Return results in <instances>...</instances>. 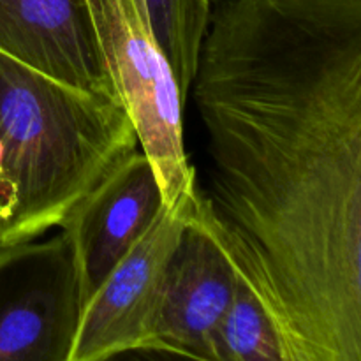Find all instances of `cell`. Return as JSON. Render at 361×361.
I'll return each instance as SVG.
<instances>
[{
	"label": "cell",
	"mask_w": 361,
	"mask_h": 361,
	"mask_svg": "<svg viewBox=\"0 0 361 361\" xmlns=\"http://www.w3.org/2000/svg\"><path fill=\"white\" fill-rule=\"evenodd\" d=\"M214 361H284L259 300L238 277L235 298L212 341Z\"/></svg>",
	"instance_id": "obj_10"
},
{
	"label": "cell",
	"mask_w": 361,
	"mask_h": 361,
	"mask_svg": "<svg viewBox=\"0 0 361 361\" xmlns=\"http://www.w3.org/2000/svg\"><path fill=\"white\" fill-rule=\"evenodd\" d=\"M136 145L120 99L81 90L0 51V150L13 196L6 245L62 226Z\"/></svg>",
	"instance_id": "obj_2"
},
{
	"label": "cell",
	"mask_w": 361,
	"mask_h": 361,
	"mask_svg": "<svg viewBox=\"0 0 361 361\" xmlns=\"http://www.w3.org/2000/svg\"><path fill=\"white\" fill-rule=\"evenodd\" d=\"M81 310L76 261L62 233L0 247V361H69Z\"/></svg>",
	"instance_id": "obj_4"
},
{
	"label": "cell",
	"mask_w": 361,
	"mask_h": 361,
	"mask_svg": "<svg viewBox=\"0 0 361 361\" xmlns=\"http://www.w3.org/2000/svg\"><path fill=\"white\" fill-rule=\"evenodd\" d=\"M102 361H201L190 356L182 355V353L169 351L162 348H137L129 349V351L118 353Z\"/></svg>",
	"instance_id": "obj_11"
},
{
	"label": "cell",
	"mask_w": 361,
	"mask_h": 361,
	"mask_svg": "<svg viewBox=\"0 0 361 361\" xmlns=\"http://www.w3.org/2000/svg\"><path fill=\"white\" fill-rule=\"evenodd\" d=\"M0 51L81 90L118 99L87 0H0Z\"/></svg>",
	"instance_id": "obj_8"
},
{
	"label": "cell",
	"mask_w": 361,
	"mask_h": 361,
	"mask_svg": "<svg viewBox=\"0 0 361 361\" xmlns=\"http://www.w3.org/2000/svg\"><path fill=\"white\" fill-rule=\"evenodd\" d=\"M196 210L284 361H361V0H215Z\"/></svg>",
	"instance_id": "obj_1"
},
{
	"label": "cell",
	"mask_w": 361,
	"mask_h": 361,
	"mask_svg": "<svg viewBox=\"0 0 361 361\" xmlns=\"http://www.w3.org/2000/svg\"><path fill=\"white\" fill-rule=\"evenodd\" d=\"M164 208L154 168L137 150L126 155L73 208L60 228L73 249L83 305Z\"/></svg>",
	"instance_id": "obj_6"
},
{
	"label": "cell",
	"mask_w": 361,
	"mask_h": 361,
	"mask_svg": "<svg viewBox=\"0 0 361 361\" xmlns=\"http://www.w3.org/2000/svg\"><path fill=\"white\" fill-rule=\"evenodd\" d=\"M148 25L187 101L208 30L212 0H143Z\"/></svg>",
	"instance_id": "obj_9"
},
{
	"label": "cell",
	"mask_w": 361,
	"mask_h": 361,
	"mask_svg": "<svg viewBox=\"0 0 361 361\" xmlns=\"http://www.w3.org/2000/svg\"><path fill=\"white\" fill-rule=\"evenodd\" d=\"M116 95L161 185L166 210L196 194L183 143V106L171 66L148 25L143 0H87Z\"/></svg>",
	"instance_id": "obj_3"
},
{
	"label": "cell",
	"mask_w": 361,
	"mask_h": 361,
	"mask_svg": "<svg viewBox=\"0 0 361 361\" xmlns=\"http://www.w3.org/2000/svg\"><path fill=\"white\" fill-rule=\"evenodd\" d=\"M194 203L196 194L176 210L164 208L147 235L88 298L69 361H102L129 349L150 348L166 268L192 215Z\"/></svg>",
	"instance_id": "obj_5"
},
{
	"label": "cell",
	"mask_w": 361,
	"mask_h": 361,
	"mask_svg": "<svg viewBox=\"0 0 361 361\" xmlns=\"http://www.w3.org/2000/svg\"><path fill=\"white\" fill-rule=\"evenodd\" d=\"M236 286L235 267L194 203L192 215L166 268L161 310L150 348L214 361L212 341L235 298Z\"/></svg>",
	"instance_id": "obj_7"
}]
</instances>
